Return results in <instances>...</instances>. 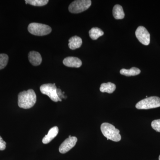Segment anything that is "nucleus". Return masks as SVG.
Here are the masks:
<instances>
[{
    "label": "nucleus",
    "instance_id": "dca6fc26",
    "mask_svg": "<svg viewBox=\"0 0 160 160\" xmlns=\"http://www.w3.org/2000/svg\"><path fill=\"white\" fill-rule=\"evenodd\" d=\"M104 34V32L98 27H93L89 31V36L93 40L97 39Z\"/></svg>",
    "mask_w": 160,
    "mask_h": 160
},
{
    "label": "nucleus",
    "instance_id": "412c9836",
    "mask_svg": "<svg viewBox=\"0 0 160 160\" xmlns=\"http://www.w3.org/2000/svg\"><path fill=\"white\" fill-rule=\"evenodd\" d=\"M65 92H62V90L60 89H57V95L58 97L60 98L62 100V99L63 98H66V97H65V95H64V94Z\"/></svg>",
    "mask_w": 160,
    "mask_h": 160
},
{
    "label": "nucleus",
    "instance_id": "39448f33",
    "mask_svg": "<svg viewBox=\"0 0 160 160\" xmlns=\"http://www.w3.org/2000/svg\"><path fill=\"white\" fill-rule=\"evenodd\" d=\"M90 0H77L74 1L70 4L69 10L72 13H78L86 11L91 5Z\"/></svg>",
    "mask_w": 160,
    "mask_h": 160
},
{
    "label": "nucleus",
    "instance_id": "423d86ee",
    "mask_svg": "<svg viewBox=\"0 0 160 160\" xmlns=\"http://www.w3.org/2000/svg\"><path fill=\"white\" fill-rule=\"evenodd\" d=\"M40 89L42 93L48 96L53 102H62V100L58 97L57 93V88L55 83L44 84L41 86Z\"/></svg>",
    "mask_w": 160,
    "mask_h": 160
},
{
    "label": "nucleus",
    "instance_id": "2eb2a0df",
    "mask_svg": "<svg viewBox=\"0 0 160 160\" xmlns=\"http://www.w3.org/2000/svg\"><path fill=\"white\" fill-rule=\"evenodd\" d=\"M120 72L121 74L126 76H134L139 74L141 72V70L136 67H132L129 69H121Z\"/></svg>",
    "mask_w": 160,
    "mask_h": 160
},
{
    "label": "nucleus",
    "instance_id": "9b49d317",
    "mask_svg": "<svg viewBox=\"0 0 160 160\" xmlns=\"http://www.w3.org/2000/svg\"><path fill=\"white\" fill-rule=\"evenodd\" d=\"M59 129L57 126H54L49 129L48 134L43 138L42 142L44 144H48L57 136L58 133Z\"/></svg>",
    "mask_w": 160,
    "mask_h": 160
},
{
    "label": "nucleus",
    "instance_id": "ddd939ff",
    "mask_svg": "<svg viewBox=\"0 0 160 160\" xmlns=\"http://www.w3.org/2000/svg\"><path fill=\"white\" fill-rule=\"evenodd\" d=\"M112 14L116 19H122L125 17V12L122 7L119 5L114 6L112 10Z\"/></svg>",
    "mask_w": 160,
    "mask_h": 160
},
{
    "label": "nucleus",
    "instance_id": "7ed1b4c3",
    "mask_svg": "<svg viewBox=\"0 0 160 160\" xmlns=\"http://www.w3.org/2000/svg\"><path fill=\"white\" fill-rule=\"evenodd\" d=\"M28 30L32 34L42 36L49 34L52 31L50 26L38 23H31L28 27Z\"/></svg>",
    "mask_w": 160,
    "mask_h": 160
},
{
    "label": "nucleus",
    "instance_id": "aec40b11",
    "mask_svg": "<svg viewBox=\"0 0 160 160\" xmlns=\"http://www.w3.org/2000/svg\"><path fill=\"white\" fill-rule=\"evenodd\" d=\"M6 143L0 136V150H4L6 148Z\"/></svg>",
    "mask_w": 160,
    "mask_h": 160
},
{
    "label": "nucleus",
    "instance_id": "20e7f679",
    "mask_svg": "<svg viewBox=\"0 0 160 160\" xmlns=\"http://www.w3.org/2000/svg\"><path fill=\"white\" fill-rule=\"evenodd\" d=\"M160 107V98L152 96L140 101L136 105L138 109H148Z\"/></svg>",
    "mask_w": 160,
    "mask_h": 160
},
{
    "label": "nucleus",
    "instance_id": "0eeeda50",
    "mask_svg": "<svg viewBox=\"0 0 160 160\" xmlns=\"http://www.w3.org/2000/svg\"><path fill=\"white\" fill-rule=\"evenodd\" d=\"M135 35L138 39L143 45L145 46L149 45L150 43V34L144 26H139L135 32Z\"/></svg>",
    "mask_w": 160,
    "mask_h": 160
},
{
    "label": "nucleus",
    "instance_id": "4468645a",
    "mask_svg": "<svg viewBox=\"0 0 160 160\" xmlns=\"http://www.w3.org/2000/svg\"><path fill=\"white\" fill-rule=\"evenodd\" d=\"M116 88V86L114 84L109 82L107 83H102L100 86V90L101 92L112 93L115 90Z\"/></svg>",
    "mask_w": 160,
    "mask_h": 160
},
{
    "label": "nucleus",
    "instance_id": "9d476101",
    "mask_svg": "<svg viewBox=\"0 0 160 160\" xmlns=\"http://www.w3.org/2000/svg\"><path fill=\"white\" fill-rule=\"evenodd\" d=\"M28 59L29 62L33 66H39L42 62L41 54L36 51H30L28 54Z\"/></svg>",
    "mask_w": 160,
    "mask_h": 160
},
{
    "label": "nucleus",
    "instance_id": "f03ea898",
    "mask_svg": "<svg viewBox=\"0 0 160 160\" xmlns=\"http://www.w3.org/2000/svg\"><path fill=\"white\" fill-rule=\"evenodd\" d=\"M101 130L103 135L107 138L108 140L118 142L122 139L120 134V130L109 123H102L101 126Z\"/></svg>",
    "mask_w": 160,
    "mask_h": 160
},
{
    "label": "nucleus",
    "instance_id": "f8f14e48",
    "mask_svg": "<svg viewBox=\"0 0 160 160\" xmlns=\"http://www.w3.org/2000/svg\"><path fill=\"white\" fill-rule=\"evenodd\" d=\"M69 48L72 50L79 48L82 44V40L79 37L74 36L69 40Z\"/></svg>",
    "mask_w": 160,
    "mask_h": 160
},
{
    "label": "nucleus",
    "instance_id": "a211bd4d",
    "mask_svg": "<svg viewBox=\"0 0 160 160\" xmlns=\"http://www.w3.org/2000/svg\"><path fill=\"white\" fill-rule=\"evenodd\" d=\"M9 57L6 54H0V70L4 69L8 64Z\"/></svg>",
    "mask_w": 160,
    "mask_h": 160
},
{
    "label": "nucleus",
    "instance_id": "5701e85b",
    "mask_svg": "<svg viewBox=\"0 0 160 160\" xmlns=\"http://www.w3.org/2000/svg\"><path fill=\"white\" fill-rule=\"evenodd\" d=\"M159 160H160V155L159 156Z\"/></svg>",
    "mask_w": 160,
    "mask_h": 160
},
{
    "label": "nucleus",
    "instance_id": "f3484780",
    "mask_svg": "<svg viewBox=\"0 0 160 160\" xmlns=\"http://www.w3.org/2000/svg\"><path fill=\"white\" fill-rule=\"evenodd\" d=\"M48 0H26V4L35 6H43L48 4Z\"/></svg>",
    "mask_w": 160,
    "mask_h": 160
},
{
    "label": "nucleus",
    "instance_id": "6e6552de",
    "mask_svg": "<svg viewBox=\"0 0 160 160\" xmlns=\"http://www.w3.org/2000/svg\"><path fill=\"white\" fill-rule=\"evenodd\" d=\"M78 138L76 137L68 138L60 145L59 150L61 153H66L72 149L76 144Z\"/></svg>",
    "mask_w": 160,
    "mask_h": 160
},
{
    "label": "nucleus",
    "instance_id": "6ab92c4d",
    "mask_svg": "<svg viewBox=\"0 0 160 160\" xmlns=\"http://www.w3.org/2000/svg\"><path fill=\"white\" fill-rule=\"evenodd\" d=\"M151 126L155 130L160 132V119L152 121L151 123Z\"/></svg>",
    "mask_w": 160,
    "mask_h": 160
},
{
    "label": "nucleus",
    "instance_id": "f257e3e1",
    "mask_svg": "<svg viewBox=\"0 0 160 160\" xmlns=\"http://www.w3.org/2000/svg\"><path fill=\"white\" fill-rule=\"evenodd\" d=\"M36 101V94L32 89L20 92L18 95V105L23 109H29L33 107Z\"/></svg>",
    "mask_w": 160,
    "mask_h": 160
},
{
    "label": "nucleus",
    "instance_id": "1a4fd4ad",
    "mask_svg": "<svg viewBox=\"0 0 160 160\" xmlns=\"http://www.w3.org/2000/svg\"><path fill=\"white\" fill-rule=\"evenodd\" d=\"M65 66L69 67L79 68L82 65V62L78 58L74 57H68L65 58L63 61Z\"/></svg>",
    "mask_w": 160,
    "mask_h": 160
},
{
    "label": "nucleus",
    "instance_id": "4be33fe9",
    "mask_svg": "<svg viewBox=\"0 0 160 160\" xmlns=\"http://www.w3.org/2000/svg\"><path fill=\"white\" fill-rule=\"evenodd\" d=\"M71 135H69V138H70V137H71Z\"/></svg>",
    "mask_w": 160,
    "mask_h": 160
}]
</instances>
